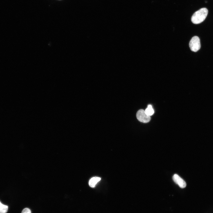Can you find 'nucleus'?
I'll list each match as a JSON object with an SVG mask.
<instances>
[{
    "mask_svg": "<svg viewBox=\"0 0 213 213\" xmlns=\"http://www.w3.org/2000/svg\"><path fill=\"white\" fill-rule=\"evenodd\" d=\"M208 10L206 8H202L196 12L191 18L192 22L195 24H199L203 22L206 18Z\"/></svg>",
    "mask_w": 213,
    "mask_h": 213,
    "instance_id": "obj_1",
    "label": "nucleus"
},
{
    "mask_svg": "<svg viewBox=\"0 0 213 213\" xmlns=\"http://www.w3.org/2000/svg\"><path fill=\"white\" fill-rule=\"evenodd\" d=\"M191 50L193 51L196 52L201 48L200 40L197 36H194L190 41L189 44Z\"/></svg>",
    "mask_w": 213,
    "mask_h": 213,
    "instance_id": "obj_2",
    "label": "nucleus"
},
{
    "mask_svg": "<svg viewBox=\"0 0 213 213\" xmlns=\"http://www.w3.org/2000/svg\"><path fill=\"white\" fill-rule=\"evenodd\" d=\"M136 116L139 121L143 123L148 122L151 120L150 116L147 115L145 111L142 109H140L137 111Z\"/></svg>",
    "mask_w": 213,
    "mask_h": 213,
    "instance_id": "obj_3",
    "label": "nucleus"
},
{
    "mask_svg": "<svg viewBox=\"0 0 213 213\" xmlns=\"http://www.w3.org/2000/svg\"><path fill=\"white\" fill-rule=\"evenodd\" d=\"M172 178L175 183L180 188H184L186 187V184L185 181L177 174H174Z\"/></svg>",
    "mask_w": 213,
    "mask_h": 213,
    "instance_id": "obj_4",
    "label": "nucleus"
},
{
    "mask_svg": "<svg viewBox=\"0 0 213 213\" xmlns=\"http://www.w3.org/2000/svg\"><path fill=\"white\" fill-rule=\"evenodd\" d=\"M101 179V178L99 177H95L92 178L89 182V186L92 188L94 187Z\"/></svg>",
    "mask_w": 213,
    "mask_h": 213,
    "instance_id": "obj_5",
    "label": "nucleus"
},
{
    "mask_svg": "<svg viewBox=\"0 0 213 213\" xmlns=\"http://www.w3.org/2000/svg\"><path fill=\"white\" fill-rule=\"evenodd\" d=\"M145 111L146 114L149 116L152 115L154 113V111L152 106L150 104H149L147 108Z\"/></svg>",
    "mask_w": 213,
    "mask_h": 213,
    "instance_id": "obj_6",
    "label": "nucleus"
},
{
    "mask_svg": "<svg viewBox=\"0 0 213 213\" xmlns=\"http://www.w3.org/2000/svg\"><path fill=\"white\" fill-rule=\"evenodd\" d=\"M8 209L7 206L3 204L0 201V213H6Z\"/></svg>",
    "mask_w": 213,
    "mask_h": 213,
    "instance_id": "obj_7",
    "label": "nucleus"
},
{
    "mask_svg": "<svg viewBox=\"0 0 213 213\" xmlns=\"http://www.w3.org/2000/svg\"><path fill=\"white\" fill-rule=\"evenodd\" d=\"M21 213H31V212L29 209L25 208L22 210Z\"/></svg>",
    "mask_w": 213,
    "mask_h": 213,
    "instance_id": "obj_8",
    "label": "nucleus"
}]
</instances>
